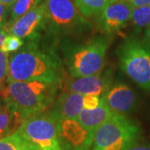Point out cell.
<instances>
[{"mask_svg":"<svg viewBox=\"0 0 150 150\" xmlns=\"http://www.w3.org/2000/svg\"><path fill=\"white\" fill-rule=\"evenodd\" d=\"M64 69L54 48L29 41L9 54L8 82L40 80L63 83Z\"/></svg>","mask_w":150,"mask_h":150,"instance_id":"1","label":"cell"},{"mask_svg":"<svg viewBox=\"0 0 150 150\" xmlns=\"http://www.w3.org/2000/svg\"><path fill=\"white\" fill-rule=\"evenodd\" d=\"M62 84L40 80L8 82L0 95L8 107L14 109L25 120L48 112Z\"/></svg>","mask_w":150,"mask_h":150,"instance_id":"2","label":"cell"},{"mask_svg":"<svg viewBox=\"0 0 150 150\" xmlns=\"http://www.w3.org/2000/svg\"><path fill=\"white\" fill-rule=\"evenodd\" d=\"M111 36H96L84 43L64 46L67 71L71 78L97 74L104 69Z\"/></svg>","mask_w":150,"mask_h":150,"instance_id":"3","label":"cell"},{"mask_svg":"<svg viewBox=\"0 0 150 150\" xmlns=\"http://www.w3.org/2000/svg\"><path fill=\"white\" fill-rule=\"evenodd\" d=\"M140 134L134 121L114 113L94 133L91 150H129L138 144Z\"/></svg>","mask_w":150,"mask_h":150,"instance_id":"4","label":"cell"},{"mask_svg":"<svg viewBox=\"0 0 150 150\" xmlns=\"http://www.w3.org/2000/svg\"><path fill=\"white\" fill-rule=\"evenodd\" d=\"M47 28L57 36L74 35L87 32L92 24L83 16L74 0H44Z\"/></svg>","mask_w":150,"mask_h":150,"instance_id":"5","label":"cell"},{"mask_svg":"<svg viewBox=\"0 0 150 150\" xmlns=\"http://www.w3.org/2000/svg\"><path fill=\"white\" fill-rule=\"evenodd\" d=\"M119 67L140 88L150 91V47L134 37L126 38L118 49Z\"/></svg>","mask_w":150,"mask_h":150,"instance_id":"6","label":"cell"},{"mask_svg":"<svg viewBox=\"0 0 150 150\" xmlns=\"http://www.w3.org/2000/svg\"><path fill=\"white\" fill-rule=\"evenodd\" d=\"M18 131L37 150H64L57 120L48 111L23 120Z\"/></svg>","mask_w":150,"mask_h":150,"instance_id":"7","label":"cell"},{"mask_svg":"<svg viewBox=\"0 0 150 150\" xmlns=\"http://www.w3.org/2000/svg\"><path fill=\"white\" fill-rule=\"evenodd\" d=\"M8 34L20 38L23 40L38 41L41 33L47 28V17L44 1L12 23L4 27Z\"/></svg>","mask_w":150,"mask_h":150,"instance_id":"8","label":"cell"},{"mask_svg":"<svg viewBox=\"0 0 150 150\" xmlns=\"http://www.w3.org/2000/svg\"><path fill=\"white\" fill-rule=\"evenodd\" d=\"M134 8L124 0H115L97 17V27L105 35L112 36L126 27Z\"/></svg>","mask_w":150,"mask_h":150,"instance_id":"9","label":"cell"},{"mask_svg":"<svg viewBox=\"0 0 150 150\" xmlns=\"http://www.w3.org/2000/svg\"><path fill=\"white\" fill-rule=\"evenodd\" d=\"M57 123L64 150H91L94 133L86 129L77 119H59Z\"/></svg>","mask_w":150,"mask_h":150,"instance_id":"10","label":"cell"},{"mask_svg":"<svg viewBox=\"0 0 150 150\" xmlns=\"http://www.w3.org/2000/svg\"><path fill=\"white\" fill-rule=\"evenodd\" d=\"M112 75L111 71H102L99 74L71 78L65 83L66 91L77 93L82 95L102 96L112 86Z\"/></svg>","mask_w":150,"mask_h":150,"instance_id":"11","label":"cell"},{"mask_svg":"<svg viewBox=\"0 0 150 150\" xmlns=\"http://www.w3.org/2000/svg\"><path fill=\"white\" fill-rule=\"evenodd\" d=\"M101 98L114 113L126 115L136 105V97L134 91L125 83H118L112 85Z\"/></svg>","mask_w":150,"mask_h":150,"instance_id":"12","label":"cell"},{"mask_svg":"<svg viewBox=\"0 0 150 150\" xmlns=\"http://www.w3.org/2000/svg\"><path fill=\"white\" fill-rule=\"evenodd\" d=\"M83 95L73 93L63 92L57 97L53 106L48 110L55 119H77L83 106Z\"/></svg>","mask_w":150,"mask_h":150,"instance_id":"13","label":"cell"},{"mask_svg":"<svg viewBox=\"0 0 150 150\" xmlns=\"http://www.w3.org/2000/svg\"><path fill=\"white\" fill-rule=\"evenodd\" d=\"M114 112L108 108L105 102L101 98L98 107L93 110L83 109L77 120L88 131L95 133L96 130L107 120L111 118Z\"/></svg>","mask_w":150,"mask_h":150,"instance_id":"14","label":"cell"},{"mask_svg":"<svg viewBox=\"0 0 150 150\" xmlns=\"http://www.w3.org/2000/svg\"><path fill=\"white\" fill-rule=\"evenodd\" d=\"M23 121L21 116L14 109L5 104L0 111V139L17 132Z\"/></svg>","mask_w":150,"mask_h":150,"instance_id":"15","label":"cell"},{"mask_svg":"<svg viewBox=\"0 0 150 150\" xmlns=\"http://www.w3.org/2000/svg\"><path fill=\"white\" fill-rule=\"evenodd\" d=\"M115 0H74L80 13L85 18H97L103 9Z\"/></svg>","mask_w":150,"mask_h":150,"instance_id":"16","label":"cell"},{"mask_svg":"<svg viewBox=\"0 0 150 150\" xmlns=\"http://www.w3.org/2000/svg\"><path fill=\"white\" fill-rule=\"evenodd\" d=\"M0 150H37L18 131L0 139Z\"/></svg>","mask_w":150,"mask_h":150,"instance_id":"17","label":"cell"},{"mask_svg":"<svg viewBox=\"0 0 150 150\" xmlns=\"http://www.w3.org/2000/svg\"><path fill=\"white\" fill-rule=\"evenodd\" d=\"M42 2L43 0H17L10 7V21L8 23L18 20Z\"/></svg>","mask_w":150,"mask_h":150,"instance_id":"18","label":"cell"},{"mask_svg":"<svg viewBox=\"0 0 150 150\" xmlns=\"http://www.w3.org/2000/svg\"><path fill=\"white\" fill-rule=\"evenodd\" d=\"M132 24L137 32L150 26V5L134 8L131 19Z\"/></svg>","mask_w":150,"mask_h":150,"instance_id":"19","label":"cell"},{"mask_svg":"<svg viewBox=\"0 0 150 150\" xmlns=\"http://www.w3.org/2000/svg\"><path fill=\"white\" fill-rule=\"evenodd\" d=\"M23 45H24V42L22 38L14 35L8 34L4 38L0 50H2L4 53L11 54L19 50Z\"/></svg>","mask_w":150,"mask_h":150,"instance_id":"20","label":"cell"},{"mask_svg":"<svg viewBox=\"0 0 150 150\" xmlns=\"http://www.w3.org/2000/svg\"><path fill=\"white\" fill-rule=\"evenodd\" d=\"M8 58L9 54L0 50V94L6 86L8 74Z\"/></svg>","mask_w":150,"mask_h":150,"instance_id":"21","label":"cell"},{"mask_svg":"<svg viewBox=\"0 0 150 150\" xmlns=\"http://www.w3.org/2000/svg\"><path fill=\"white\" fill-rule=\"evenodd\" d=\"M101 103V96L98 95H83V109L93 110L98 107Z\"/></svg>","mask_w":150,"mask_h":150,"instance_id":"22","label":"cell"},{"mask_svg":"<svg viewBox=\"0 0 150 150\" xmlns=\"http://www.w3.org/2000/svg\"><path fill=\"white\" fill-rule=\"evenodd\" d=\"M10 8L4 5L2 3H0V30L5 27L7 23V18H8V13Z\"/></svg>","mask_w":150,"mask_h":150,"instance_id":"23","label":"cell"},{"mask_svg":"<svg viewBox=\"0 0 150 150\" xmlns=\"http://www.w3.org/2000/svg\"><path fill=\"white\" fill-rule=\"evenodd\" d=\"M128 2L133 8L150 5V0H124Z\"/></svg>","mask_w":150,"mask_h":150,"instance_id":"24","label":"cell"},{"mask_svg":"<svg viewBox=\"0 0 150 150\" xmlns=\"http://www.w3.org/2000/svg\"><path fill=\"white\" fill-rule=\"evenodd\" d=\"M129 150H150V144H135Z\"/></svg>","mask_w":150,"mask_h":150,"instance_id":"25","label":"cell"},{"mask_svg":"<svg viewBox=\"0 0 150 150\" xmlns=\"http://www.w3.org/2000/svg\"><path fill=\"white\" fill-rule=\"evenodd\" d=\"M7 35H8V33L6 31L4 28L3 29L0 30V49L2 48V45H3V43H4V38H5Z\"/></svg>","mask_w":150,"mask_h":150,"instance_id":"26","label":"cell"},{"mask_svg":"<svg viewBox=\"0 0 150 150\" xmlns=\"http://www.w3.org/2000/svg\"><path fill=\"white\" fill-rule=\"evenodd\" d=\"M144 43L148 44L150 47V26L146 28L145 30V36H144Z\"/></svg>","mask_w":150,"mask_h":150,"instance_id":"27","label":"cell"},{"mask_svg":"<svg viewBox=\"0 0 150 150\" xmlns=\"http://www.w3.org/2000/svg\"><path fill=\"white\" fill-rule=\"evenodd\" d=\"M16 1L17 0H0V3H2L4 5H5L6 7L10 8L11 6L13 5Z\"/></svg>","mask_w":150,"mask_h":150,"instance_id":"28","label":"cell"},{"mask_svg":"<svg viewBox=\"0 0 150 150\" xmlns=\"http://www.w3.org/2000/svg\"><path fill=\"white\" fill-rule=\"evenodd\" d=\"M5 106V102H4V100L3 99V98L2 97H0V111L3 109V108Z\"/></svg>","mask_w":150,"mask_h":150,"instance_id":"29","label":"cell"}]
</instances>
